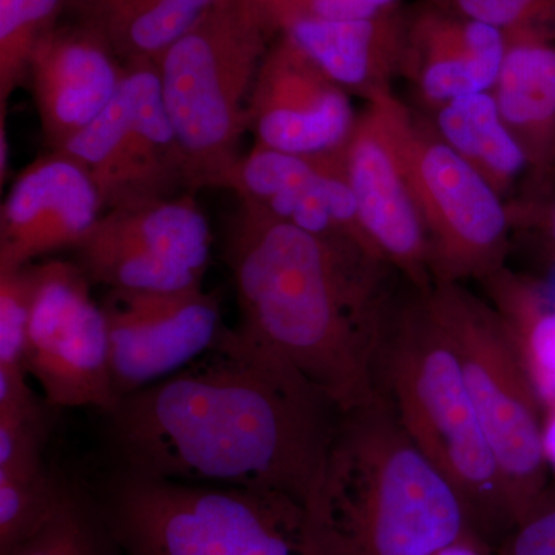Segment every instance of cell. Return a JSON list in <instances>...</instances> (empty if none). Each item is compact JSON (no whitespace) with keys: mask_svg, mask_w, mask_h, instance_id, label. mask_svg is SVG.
<instances>
[{"mask_svg":"<svg viewBox=\"0 0 555 555\" xmlns=\"http://www.w3.org/2000/svg\"><path fill=\"white\" fill-rule=\"evenodd\" d=\"M217 0H156L150 9L105 36L116 56L158 62Z\"/></svg>","mask_w":555,"mask_h":555,"instance_id":"cell-26","label":"cell"},{"mask_svg":"<svg viewBox=\"0 0 555 555\" xmlns=\"http://www.w3.org/2000/svg\"><path fill=\"white\" fill-rule=\"evenodd\" d=\"M33 284V264L0 269V366L25 371Z\"/></svg>","mask_w":555,"mask_h":555,"instance_id":"cell-29","label":"cell"},{"mask_svg":"<svg viewBox=\"0 0 555 555\" xmlns=\"http://www.w3.org/2000/svg\"><path fill=\"white\" fill-rule=\"evenodd\" d=\"M67 0H0V116L28 79L35 51L56 27Z\"/></svg>","mask_w":555,"mask_h":555,"instance_id":"cell-24","label":"cell"},{"mask_svg":"<svg viewBox=\"0 0 555 555\" xmlns=\"http://www.w3.org/2000/svg\"><path fill=\"white\" fill-rule=\"evenodd\" d=\"M491 91L529 169L539 177L550 175L555 167V43L506 40Z\"/></svg>","mask_w":555,"mask_h":555,"instance_id":"cell-20","label":"cell"},{"mask_svg":"<svg viewBox=\"0 0 555 555\" xmlns=\"http://www.w3.org/2000/svg\"><path fill=\"white\" fill-rule=\"evenodd\" d=\"M345 150L299 156L255 145L241 156L219 189L232 190L240 201L257 204L306 232L352 240L378 257L358 221Z\"/></svg>","mask_w":555,"mask_h":555,"instance_id":"cell-14","label":"cell"},{"mask_svg":"<svg viewBox=\"0 0 555 555\" xmlns=\"http://www.w3.org/2000/svg\"><path fill=\"white\" fill-rule=\"evenodd\" d=\"M275 38L255 0H217L156 62L190 189L221 188L238 163L248 102Z\"/></svg>","mask_w":555,"mask_h":555,"instance_id":"cell-5","label":"cell"},{"mask_svg":"<svg viewBox=\"0 0 555 555\" xmlns=\"http://www.w3.org/2000/svg\"><path fill=\"white\" fill-rule=\"evenodd\" d=\"M357 119L349 93L294 40L278 35L248 102V131L257 145L299 156L331 155L346 149Z\"/></svg>","mask_w":555,"mask_h":555,"instance_id":"cell-13","label":"cell"},{"mask_svg":"<svg viewBox=\"0 0 555 555\" xmlns=\"http://www.w3.org/2000/svg\"><path fill=\"white\" fill-rule=\"evenodd\" d=\"M543 451L546 462L555 469V403L545 406V425H543Z\"/></svg>","mask_w":555,"mask_h":555,"instance_id":"cell-35","label":"cell"},{"mask_svg":"<svg viewBox=\"0 0 555 555\" xmlns=\"http://www.w3.org/2000/svg\"><path fill=\"white\" fill-rule=\"evenodd\" d=\"M47 403L0 411V474L33 473L43 467ZM50 408V406H49Z\"/></svg>","mask_w":555,"mask_h":555,"instance_id":"cell-28","label":"cell"},{"mask_svg":"<svg viewBox=\"0 0 555 555\" xmlns=\"http://www.w3.org/2000/svg\"><path fill=\"white\" fill-rule=\"evenodd\" d=\"M441 5L495 27L506 40L555 43V0H436Z\"/></svg>","mask_w":555,"mask_h":555,"instance_id":"cell-27","label":"cell"},{"mask_svg":"<svg viewBox=\"0 0 555 555\" xmlns=\"http://www.w3.org/2000/svg\"><path fill=\"white\" fill-rule=\"evenodd\" d=\"M306 518L317 555H433L476 532L454 486L378 393L341 412Z\"/></svg>","mask_w":555,"mask_h":555,"instance_id":"cell-3","label":"cell"},{"mask_svg":"<svg viewBox=\"0 0 555 555\" xmlns=\"http://www.w3.org/2000/svg\"><path fill=\"white\" fill-rule=\"evenodd\" d=\"M367 102L422 219L434 284L481 283L505 268L514 215L502 196L392 91Z\"/></svg>","mask_w":555,"mask_h":555,"instance_id":"cell-8","label":"cell"},{"mask_svg":"<svg viewBox=\"0 0 555 555\" xmlns=\"http://www.w3.org/2000/svg\"><path fill=\"white\" fill-rule=\"evenodd\" d=\"M375 390L465 503L474 529L500 545L516 526L465 375L425 292L390 302L375 358Z\"/></svg>","mask_w":555,"mask_h":555,"instance_id":"cell-4","label":"cell"},{"mask_svg":"<svg viewBox=\"0 0 555 555\" xmlns=\"http://www.w3.org/2000/svg\"><path fill=\"white\" fill-rule=\"evenodd\" d=\"M238 326L297 369L341 412L371 403L392 270L360 244L328 238L241 201L228 241Z\"/></svg>","mask_w":555,"mask_h":555,"instance_id":"cell-2","label":"cell"},{"mask_svg":"<svg viewBox=\"0 0 555 555\" xmlns=\"http://www.w3.org/2000/svg\"><path fill=\"white\" fill-rule=\"evenodd\" d=\"M495 551L496 555H555V506L516 526Z\"/></svg>","mask_w":555,"mask_h":555,"instance_id":"cell-31","label":"cell"},{"mask_svg":"<svg viewBox=\"0 0 555 555\" xmlns=\"http://www.w3.org/2000/svg\"><path fill=\"white\" fill-rule=\"evenodd\" d=\"M53 152L64 153L87 170L104 211L139 201L173 198L178 188H189L155 62H129L104 112Z\"/></svg>","mask_w":555,"mask_h":555,"instance_id":"cell-9","label":"cell"},{"mask_svg":"<svg viewBox=\"0 0 555 555\" xmlns=\"http://www.w3.org/2000/svg\"><path fill=\"white\" fill-rule=\"evenodd\" d=\"M528 208L529 210H525V208L524 210H518L524 211V214H529L528 217L521 215L518 219H520V221L528 219V221L534 222L535 228L542 230L547 244H550L555 254V199L546 204H535V206Z\"/></svg>","mask_w":555,"mask_h":555,"instance_id":"cell-33","label":"cell"},{"mask_svg":"<svg viewBox=\"0 0 555 555\" xmlns=\"http://www.w3.org/2000/svg\"><path fill=\"white\" fill-rule=\"evenodd\" d=\"M68 486L46 466L25 474H0V555L30 539L53 517Z\"/></svg>","mask_w":555,"mask_h":555,"instance_id":"cell-25","label":"cell"},{"mask_svg":"<svg viewBox=\"0 0 555 555\" xmlns=\"http://www.w3.org/2000/svg\"><path fill=\"white\" fill-rule=\"evenodd\" d=\"M101 306L118 401L189 366L225 328L217 295L204 286L177 292L108 288Z\"/></svg>","mask_w":555,"mask_h":555,"instance_id":"cell-12","label":"cell"},{"mask_svg":"<svg viewBox=\"0 0 555 555\" xmlns=\"http://www.w3.org/2000/svg\"><path fill=\"white\" fill-rule=\"evenodd\" d=\"M505 51L502 31L429 0L408 11L401 76L437 109L494 89Z\"/></svg>","mask_w":555,"mask_h":555,"instance_id":"cell-18","label":"cell"},{"mask_svg":"<svg viewBox=\"0 0 555 555\" xmlns=\"http://www.w3.org/2000/svg\"><path fill=\"white\" fill-rule=\"evenodd\" d=\"M275 33L292 21H353L400 9V0H255Z\"/></svg>","mask_w":555,"mask_h":555,"instance_id":"cell-30","label":"cell"},{"mask_svg":"<svg viewBox=\"0 0 555 555\" xmlns=\"http://www.w3.org/2000/svg\"><path fill=\"white\" fill-rule=\"evenodd\" d=\"M75 248L91 284L177 292L204 286L211 233L192 196H173L109 208Z\"/></svg>","mask_w":555,"mask_h":555,"instance_id":"cell-11","label":"cell"},{"mask_svg":"<svg viewBox=\"0 0 555 555\" xmlns=\"http://www.w3.org/2000/svg\"><path fill=\"white\" fill-rule=\"evenodd\" d=\"M104 214L100 192L80 164L51 152L14 181L0 210V269L76 247Z\"/></svg>","mask_w":555,"mask_h":555,"instance_id":"cell-15","label":"cell"},{"mask_svg":"<svg viewBox=\"0 0 555 555\" xmlns=\"http://www.w3.org/2000/svg\"><path fill=\"white\" fill-rule=\"evenodd\" d=\"M438 137L486 179L500 196L528 169L524 150L503 124L492 91L441 105L433 124Z\"/></svg>","mask_w":555,"mask_h":555,"instance_id":"cell-22","label":"cell"},{"mask_svg":"<svg viewBox=\"0 0 555 555\" xmlns=\"http://www.w3.org/2000/svg\"><path fill=\"white\" fill-rule=\"evenodd\" d=\"M406 25L408 11L397 9L366 20L292 21L278 35L294 40L347 93L369 100L390 91V80L401 75Z\"/></svg>","mask_w":555,"mask_h":555,"instance_id":"cell-19","label":"cell"},{"mask_svg":"<svg viewBox=\"0 0 555 555\" xmlns=\"http://www.w3.org/2000/svg\"><path fill=\"white\" fill-rule=\"evenodd\" d=\"M98 505L126 555H317L288 496L122 469Z\"/></svg>","mask_w":555,"mask_h":555,"instance_id":"cell-6","label":"cell"},{"mask_svg":"<svg viewBox=\"0 0 555 555\" xmlns=\"http://www.w3.org/2000/svg\"><path fill=\"white\" fill-rule=\"evenodd\" d=\"M25 371L50 408L118 404L109 366L107 321L78 262L33 264Z\"/></svg>","mask_w":555,"mask_h":555,"instance_id":"cell-10","label":"cell"},{"mask_svg":"<svg viewBox=\"0 0 555 555\" xmlns=\"http://www.w3.org/2000/svg\"><path fill=\"white\" fill-rule=\"evenodd\" d=\"M433 555H496L494 546L489 545L477 532L460 537Z\"/></svg>","mask_w":555,"mask_h":555,"instance_id":"cell-34","label":"cell"},{"mask_svg":"<svg viewBox=\"0 0 555 555\" xmlns=\"http://www.w3.org/2000/svg\"><path fill=\"white\" fill-rule=\"evenodd\" d=\"M425 295L459 357L514 526L524 524L550 506L542 398L488 299L460 283L434 284Z\"/></svg>","mask_w":555,"mask_h":555,"instance_id":"cell-7","label":"cell"},{"mask_svg":"<svg viewBox=\"0 0 555 555\" xmlns=\"http://www.w3.org/2000/svg\"><path fill=\"white\" fill-rule=\"evenodd\" d=\"M347 179L356 196L358 221L379 258L409 286H434L429 248L422 219L398 167L392 149L366 108L358 116L345 150Z\"/></svg>","mask_w":555,"mask_h":555,"instance_id":"cell-16","label":"cell"},{"mask_svg":"<svg viewBox=\"0 0 555 555\" xmlns=\"http://www.w3.org/2000/svg\"><path fill=\"white\" fill-rule=\"evenodd\" d=\"M107 415L130 473L273 492L306 511L341 411L236 326L177 374L120 398Z\"/></svg>","mask_w":555,"mask_h":555,"instance_id":"cell-1","label":"cell"},{"mask_svg":"<svg viewBox=\"0 0 555 555\" xmlns=\"http://www.w3.org/2000/svg\"><path fill=\"white\" fill-rule=\"evenodd\" d=\"M100 33L79 22L40 40L28 79L47 142L60 150L104 112L126 67Z\"/></svg>","mask_w":555,"mask_h":555,"instance_id":"cell-17","label":"cell"},{"mask_svg":"<svg viewBox=\"0 0 555 555\" xmlns=\"http://www.w3.org/2000/svg\"><path fill=\"white\" fill-rule=\"evenodd\" d=\"M155 2L156 0H73V7L78 10L80 22L104 38Z\"/></svg>","mask_w":555,"mask_h":555,"instance_id":"cell-32","label":"cell"},{"mask_svg":"<svg viewBox=\"0 0 555 555\" xmlns=\"http://www.w3.org/2000/svg\"><path fill=\"white\" fill-rule=\"evenodd\" d=\"M9 555H126L96 499L68 486L61 506L42 528Z\"/></svg>","mask_w":555,"mask_h":555,"instance_id":"cell-23","label":"cell"},{"mask_svg":"<svg viewBox=\"0 0 555 555\" xmlns=\"http://www.w3.org/2000/svg\"><path fill=\"white\" fill-rule=\"evenodd\" d=\"M517 347L543 406L555 403V278L542 280L507 269L481 281Z\"/></svg>","mask_w":555,"mask_h":555,"instance_id":"cell-21","label":"cell"}]
</instances>
